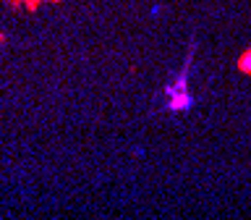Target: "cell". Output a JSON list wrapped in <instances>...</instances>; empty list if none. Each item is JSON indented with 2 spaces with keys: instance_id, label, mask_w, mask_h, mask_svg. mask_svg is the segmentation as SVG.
<instances>
[{
  "instance_id": "6da1fadb",
  "label": "cell",
  "mask_w": 251,
  "mask_h": 220,
  "mask_svg": "<svg viewBox=\"0 0 251 220\" xmlns=\"http://www.w3.org/2000/svg\"><path fill=\"white\" fill-rule=\"evenodd\" d=\"M188 66H191V55L186 58L183 68L178 71V76L173 79L170 84H165V97H168V102H165V108L170 110V113H186V110L194 108V97L191 92H188Z\"/></svg>"
},
{
  "instance_id": "7a4b0ae2",
  "label": "cell",
  "mask_w": 251,
  "mask_h": 220,
  "mask_svg": "<svg viewBox=\"0 0 251 220\" xmlns=\"http://www.w3.org/2000/svg\"><path fill=\"white\" fill-rule=\"evenodd\" d=\"M238 71H241V74H246V76H251V47L241 53V58H238Z\"/></svg>"
}]
</instances>
